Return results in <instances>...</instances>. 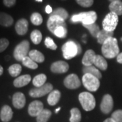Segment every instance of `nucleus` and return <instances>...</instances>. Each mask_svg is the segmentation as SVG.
<instances>
[{
  "label": "nucleus",
  "mask_w": 122,
  "mask_h": 122,
  "mask_svg": "<svg viewBox=\"0 0 122 122\" xmlns=\"http://www.w3.org/2000/svg\"><path fill=\"white\" fill-rule=\"evenodd\" d=\"M102 53L107 58H113L117 56L119 54V48L117 39L111 37L107 39L102 46Z\"/></svg>",
  "instance_id": "nucleus-1"
},
{
  "label": "nucleus",
  "mask_w": 122,
  "mask_h": 122,
  "mask_svg": "<svg viewBox=\"0 0 122 122\" xmlns=\"http://www.w3.org/2000/svg\"><path fill=\"white\" fill-rule=\"evenodd\" d=\"M63 57L69 60L81 52V48L78 43H76L73 41H68L62 47Z\"/></svg>",
  "instance_id": "nucleus-2"
},
{
  "label": "nucleus",
  "mask_w": 122,
  "mask_h": 122,
  "mask_svg": "<svg viewBox=\"0 0 122 122\" xmlns=\"http://www.w3.org/2000/svg\"><path fill=\"white\" fill-rule=\"evenodd\" d=\"M97 19V14L94 11H90L87 12H82L78 14H75L71 18V21L73 23L82 22L83 25H91L95 23Z\"/></svg>",
  "instance_id": "nucleus-3"
},
{
  "label": "nucleus",
  "mask_w": 122,
  "mask_h": 122,
  "mask_svg": "<svg viewBox=\"0 0 122 122\" xmlns=\"http://www.w3.org/2000/svg\"><path fill=\"white\" fill-rule=\"evenodd\" d=\"M79 100L83 109L86 111H90L95 108L96 100L94 96L87 92H83L79 95Z\"/></svg>",
  "instance_id": "nucleus-4"
},
{
  "label": "nucleus",
  "mask_w": 122,
  "mask_h": 122,
  "mask_svg": "<svg viewBox=\"0 0 122 122\" xmlns=\"http://www.w3.org/2000/svg\"><path fill=\"white\" fill-rule=\"evenodd\" d=\"M30 44L27 40H24L18 44L14 48L13 55L17 61H22L29 53Z\"/></svg>",
  "instance_id": "nucleus-5"
},
{
  "label": "nucleus",
  "mask_w": 122,
  "mask_h": 122,
  "mask_svg": "<svg viewBox=\"0 0 122 122\" xmlns=\"http://www.w3.org/2000/svg\"><path fill=\"white\" fill-rule=\"evenodd\" d=\"M82 83L84 87L90 92H96L100 87V81L94 75L84 74L82 77Z\"/></svg>",
  "instance_id": "nucleus-6"
},
{
  "label": "nucleus",
  "mask_w": 122,
  "mask_h": 122,
  "mask_svg": "<svg viewBox=\"0 0 122 122\" xmlns=\"http://www.w3.org/2000/svg\"><path fill=\"white\" fill-rule=\"evenodd\" d=\"M118 24V16L113 12L109 13L102 21L103 29L107 31H114Z\"/></svg>",
  "instance_id": "nucleus-7"
},
{
  "label": "nucleus",
  "mask_w": 122,
  "mask_h": 122,
  "mask_svg": "<svg viewBox=\"0 0 122 122\" xmlns=\"http://www.w3.org/2000/svg\"><path fill=\"white\" fill-rule=\"evenodd\" d=\"M53 86L51 83H45L43 86L39 87H35L31 89L29 94L33 98H39L44 96L48 94H50L52 91Z\"/></svg>",
  "instance_id": "nucleus-8"
},
{
  "label": "nucleus",
  "mask_w": 122,
  "mask_h": 122,
  "mask_svg": "<svg viewBox=\"0 0 122 122\" xmlns=\"http://www.w3.org/2000/svg\"><path fill=\"white\" fill-rule=\"evenodd\" d=\"M47 26L49 30H50L52 33H54V30L60 26L66 27V25L65 22V20L61 18V17L57 16H50L47 22Z\"/></svg>",
  "instance_id": "nucleus-9"
},
{
  "label": "nucleus",
  "mask_w": 122,
  "mask_h": 122,
  "mask_svg": "<svg viewBox=\"0 0 122 122\" xmlns=\"http://www.w3.org/2000/svg\"><path fill=\"white\" fill-rule=\"evenodd\" d=\"M64 85L66 87L74 90L80 87L81 81L78 76L75 74H70L66 77L64 80Z\"/></svg>",
  "instance_id": "nucleus-10"
},
{
  "label": "nucleus",
  "mask_w": 122,
  "mask_h": 122,
  "mask_svg": "<svg viewBox=\"0 0 122 122\" xmlns=\"http://www.w3.org/2000/svg\"><path fill=\"white\" fill-rule=\"evenodd\" d=\"M113 107V100L112 96L109 94H106L103 96L100 103L101 111L105 114L109 113Z\"/></svg>",
  "instance_id": "nucleus-11"
},
{
  "label": "nucleus",
  "mask_w": 122,
  "mask_h": 122,
  "mask_svg": "<svg viewBox=\"0 0 122 122\" xmlns=\"http://www.w3.org/2000/svg\"><path fill=\"white\" fill-rule=\"evenodd\" d=\"M44 105L39 100H34L30 102L28 108V112L31 117H37L43 110H44Z\"/></svg>",
  "instance_id": "nucleus-12"
},
{
  "label": "nucleus",
  "mask_w": 122,
  "mask_h": 122,
  "mask_svg": "<svg viewBox=\"0 0 122 122\" xmlns=\"http://www.w3.org/2000/svg\"><path fill=\"white\" fill-rule=\"evenodd\" d=\"M69 66L67 62L65 61H56L52 64L50 69L52 73H65L68 71Z\"/></svg>",
  "instance_id": "nucleus-13"
},
{
  "label": "nucleus",
  "mask_w": 122,
  "mask_h": 122,
  "mask_svg": "<svg viewBox=\"0 0 122 122\" xmlns=\"http://www.w3.org/2000/svg\"><path fill=\"white\" fill-rule=\"evenodd\" d=\"M12 104L16 109H22L26 104L25 94L22 92H16L12 96Z\"/></svg>",
  "instance_id": "nucleus-14"
},
{
  "label": "nucleus",
  "mask_w": 122,
  "mask_h": 122,
  "mask_svg": "<svg viewBox=\"0 0 122 122\" xmlns=\"http://www.w3.org/2000/svg\"><path fill=\"white\" fill-rule=\"evenodd\" d=\"M29 22L25 18H20L15 25V30L18 35H24L28 31Z\"/></svg>",
  "instance_id": "nucleus-15"
},
{
  "label": "nucleus",
  "mask_w": 122,
  "mask_h": 122,
  "mask_svg": "<svg viewBox=\"0 0 122 122\" xmlns=\"http://www.w3.org/2000/svg\"><path fill=\"white\" fill-rule=\"evenodd\" d=\"M13 117V111L8 105H4L0 112V119L3 122H10Z\"/></svg>",
  "instance_id": "nucleus-16"
},
{
  "label": "nucleus",
  "mask_w": 122,
  "mask_h": 122,
  "mask_svg": "<svg viewBox=\"0 0 122 122\" xmlns=\"http://www.w3.org/2000/svg\"><path fill=\"white\" fill-rule=\"evenodd\" d=\"M31 81V77L30 75H23L18 76L14 79L13 84L16 87H22L28 85Z\"/></svg>",
  "instance_id": "nucleus-17"
},
{
  "label": "nucleus",
  "mask_w": 122,
  "mask_h": 122,
  "mask_svg": "<svg viewBox=\"0 0 122 122\" xmlns=\"http://www.w3.org/2000/svg\"><path fill=\"white\" fill-rule=\"evenodd\" d=\"M96 54L92 50H88L86 52L82 59V64L84 66H91L94 65Z\"/></svg>",
  "instance_id": "nucleus-18"
},
{
  "label": "nucleus",
  "mask_w": 122,
  "mask_h": 122,
  "mask_svg": "<svg viewBox=\"0 0 122 122\" xmlns=\"http://www.w3.org/2000/svg\"><path fill=\"white\" fill-rule=\"evenodd\" d=\"M13 22V18L10 15L5 12H0V25L5 27H9L12 25Z\"/></svg>",
  "instance_id": "nucleus-19"
},
{
  "label": "nucleus",
  "mask_w": 122,
  "mask_h": 122,
  "mask_svg": "<svg viewBox=\"0 0 122 122\" xmlns=\"http://www.w3.org/2000/svg\"><path fill=\"white\" fill-rule=\"evenodd\" d=\"M61 96V92L59 91V90H52L48 95V104L50 105H51V106H54V105H56L57 103L58 102V101L60 100Z\"/></svg>",
  "instance_id": "nucleus-20"
},
{
  "label": "nucleus",
  "mask_w": 122,
  "mask_h": 122,
  "mask_svg": "<svg viewBox=\"0 0 122 122\" xmlns=\"http://www.w3.org/2000/svg\"><path fill=\"white\" fill-rule=\"evenodd\" d=\"M113 36V31H107V30L102 29L100 31L98 35L97 36V41L100 44H103L105 41L111 37Z\"/></svg>",
  "instance_id": "nucleus-21"
},
{
  "label": "nucleus",
  "mask_w": 122,
  "mask_h": 122,
  "mask_svg": "<svg viewBox=\"0 0 122 122\" xmlns=\"http://www.w3.org/2000/svg\"><path fill=\"white\" fill-rule=\"evenodd\" d=\"M29 56L36 63H41L45 60L44 55L37 50H32L29 53Z\"/></svg>",
  "instance_id": "nucleus-22"
},
{
  "label": "nucleus",
  "mask_w": 122,
  "mask_h": 122,
  "mask_svg": "<svg viewBox=\"0 0 122 122\" xmlns=\"http://www.w3.org/2000/svg\"><path fill=\"white\" fill-rule=\"evenodd\" d=\"M83 73L84 74H90L92 75H94L98 79H100L102 77V74L98 71V69H96V66H84L83 68Z\"/></svg>",
  "instance_id": "nucleus-23"
},
{
  "label": "nucleus",
  "mask_w": 122,
  "mask_h": 122,
  "mask_svg": "<svg viewBox=\"0 0 122 122\" xmlns=\"http://www.w3.org/2000/svg\"><path fill=\"white\" fill-rule=\"evenodd\" d=\"M94 65L96 66L97 68L100 69V70L105 71L107 69V62L104 58V57H102L100 55H96L95 60L94 62Z\"/></svg>",
  "instance_id": "nucleus-24"
},
{
  "label": "nucleus",
  "mask_w": 122,
  "mask_h": 122,
  "mask_svg": "<svg viewBox=\"0 0 122 122\" xmlns=\"http://www.w3.org/2000/svg\"><path fill=\"white\" fill-rule=\"evenodd\" d=\"M109 9L111 12L116 14L117 16L122 15V1H117L111 2L109 5Z\"/></svg>",
  "instance_id": "nucleus-25"
},
{
  "label": "nucleus",
  "mask_w": 122,
  "mask_h": 122,
  "mask_svg": "<svg viewBox=\"0 0 122 122\" xmlns=\"http://www.w3.org/2000/svg\"><path fill=\"white\" fill-rule=\"evenodd\" d=\"M47 77L45 74H39L36 75L33 79V84L36 87L43 86L46 83Z\"/></svg>",
  "instance_id": "nucleus-26"
},
{
  "label": "nucleus",
  "mask_w": 122,
  "mask_h": 122,
  "mask_svg": "<svg viewBox=\"0 0 122 122\" xmlns=\"http://www.w3.org/2000/svg\"><path fill=\"white\" fill-rule=\"evenodd\" d=\"M52 115V112L49 109H44L37 115V122H47Z\"/></svg>",
  "instance_id": "nucleus-27"
},
{
  "label": "nucleus",
  "mask_w": 122,
  "mask_h": 122,
  "mask_svg": "<svg viewBox=\"0 0 122 122\" xmlns=\"http://www.w3.org/2000/svg\"><path fill=\"white\" fill-rule=\"evenodd\" d=\"M22 71V66L19 64H14L8 68L9 74L12 77H18Z\"/></svg>",
  "instance_id": "nucleus-28"
},
{
  "label": "nucleus",
  "mask_w": 122,
  "mask_h": 122,
  "mask_svg": "<svg viewBox=\"0 0 122 122\" xmlns=\"http://www.w3.org/2000/svg\"><path fill=\"white\" fill-rule=\"evenodd\" d=\"M70 122H80L81 119V112L77 108H73L71 110Z\"/></svg>",
  "instance_id": "nucleus-29"
},
{
  "label": "nucleus",
  "mask_w": 122,
  "mask_h": 122,
  "mask_svg": "<svg viewBox=\"0 0 122 122\" xmlns=\"http://www.w3.org/2000/svg\"><path fill=\"white\" fill-rule=\"evenodd\" d=\"M22 63L25 66L30 69H36L38 67L37 63L33 61L29 56H26L22 59Z\"/></svg>",
  "instance_id": "nucleus-30"
},
{
  "label": "nucleus",
  "mask_w": 122,
  "mask_h": 122,
  "mask_svg": "<svg viewBox=\"0 0 122 122\" xmlns=\"http://www.w3.org/2000/svg\"><path fill=\"white\" fill-rule=\"evenodd\" d=\"M83 26L89 30V31L91 33V35L94 37L97 38V36L98 35V33H100V30L99 26H98L96 23H93V24H91V25H83Z\"/></svg>",
  "instance_id": "nucleus-31"
},
{
  "label": "nucleus",
  "mask_w": 122,
  "mask_h": 122,
  "mask_svg": "<svg viewBox=\"0 0 122 122\" xmlns=\"http://www.w3.org/2000/svg\"><path fill=\"white\" fill-rule=\"evenodd\" d=\"M30 39L35 45L40 44L42 39V34L39 30H33L30 33Z\"/></svg>",
  "instance_id": "nucleus-32"
},
{
  "label": "nucleus",
  "mask_w": 122,
  "mask_h": 122,
  "mask_svg": "<svg viewBox=\"0 0 122 122\" xmlns=\"http://www.w3.org/2000/svg\"><path fill=\"white\" fill-rule=\"evenodd\" d=\"M50 16H57L65 20L69 16V14L65 9L62 8H58L56 9L54 11H53Z\"/></svg>",
  "instance_id": "nucleus-33"
},
{
  "label": "nucleus",
  "mask_w": 122,
  "mask_h": 122,
  "mask_svg": "<svg viewBox=\"0 0 122 122\" xmlns=\"http://www.w3.org/2000/svg\"><path fill=\"white\" fill-rule=\"evenodd\" d=\"M30 21L34 25L39 26L43 22V18L40 14L37 13V12H34L30 16Z\"/></svg>",
  "instance_id": "nucleus-34"
},
{
  "label": "nucleus",
  "mask_w": 122,
  "mask_h": 122,
  "mask_svg": "<svg viewBox=\"0 0 122 122\" xmlns=\"http://www.w3.org/2000/svg\"><path fill=\"white\" fill-rule=\"evenodd\" d=\"M54 34L59 38H65L66 37L67 30L66 26H60L54 30Z\"/></svg>",
  "instance_id": "nucleus-35"
},
{
  "label": "nucleus",
  "mask_w": 122,
  "mask_h": 122,
  "mask_svg": "<svg viewBox=\"0 0 122 122\" xmlns=\"http://www.w3.org/2000/svg\"><path fill=\"white\" fill-rule=\"evenodd\" d=\"M45 45L49 49H51L52 50H56V44L54 43L53 39L52 38H50V37H46V39H45Z\"/></svg>",
  "instance_id": "nucleus-36"
},
{
  "label": "nucleus",
  "mask_w": 122,
  "mask_h": 122,
  "mask_svg": "<svg viewBox=\"0 0 122 122\" xmlns=\"http://www.w3.org/2000/svg\"><path fill=\"white\" fill-rule=\"evenodd\" d=\"M111 118H113L116 122H122V110H117L113 112Z\"/></svg>",
  "instance_id": "nucleus-37"
},
{
  "label": "nucleus",
  "mask_w": 122,
  "mask_h": 122,
  "mask_svg": "<svg viewBox=\"0 0 122 122\" xmlns=\"http://www.w3.org/2000/svg\"><path fill=\"white\" fill-rule=\"evenodd\" d=\"M10 42L8 39L6 38H1L0 39V53L3 52L8 47Z\"/></svg>",
  "instance_id": "nucleus-38"
},
{
  "label": "nucleus",
  "mask_w": 122,
  "mask_h": 122,
  "mask_svg": "<svg viewBox=\"0 0 122 122\" xmlns=\"http://www.w3.org/2000/svg\"><path fill=\"white\" fill-rule=\"evenodd\" d=\"M75 1L79 5L85 8L90 7L94 4V0H75Z\"/></svg>",
  "instance_id": "nucleus-39"
},
{
  "label": "nucleus",
  "mask_w": 122,
  "mask_h": 122,
  "mask_svg": "<svg viewBox=\"0 0 122 122\" xmlns=\"http://www.w3.org/2000/svg\"><path fill=\"white\" fill-rule=\"evenodd\" d=\"M3 2H4V5H5L6 7L10 8L15 5L16 0H3Z\"/></svg>",
  "instance_id": "nucleus-40"
},
{
  "label": "nucleus",
  "mask_w": 122,
  "mask_h": 122,
  "mask_svg": "<svg viewBox=\"0 0 122 122\" xmlns=\"http://www.w3.org/2000/svg\"><path fill=\"white\" fill-rule=\"evenodd\" d=\"M53 10L52 8V7L50 6V5H48L46 7V12L47 14H51L52 13Z\"/></svg>",
  "instance_id": "nucleus-41"
},
{
  "label": "nucleus",
  "mask_w": 122,
  "mask_h": 122,
  "mask_svg": "<svg viewBox=\"0 0 122 122\" xmlns=\"http://www.w3.org/2000/svg\"><path fill=\"white\" fill-rule=\"evenodd\" d=\"M117 61L119 63L122 64V52L119 54V55L117 56Z\"/></svg>",
  "instance_id": "nucleus-42"
},
{
  "label": "nucleus",
  "mask_w": 122,
  "mask_h": 122,
  "mask_svg": "<svg viewBox=\"0 0 122 122\" xmlns=\"http://www.w3.org/2000/svg\"><path fill=\"white\" fill-rule=\"evenodd\" d=\"M104 122H116L115 120H114L113 118H108V119H107L106 120L104 121Z\"/></svg>",
  "instance_id": "nucleus-43"
},
{
  "label": "nucleus",
  "mask_w": 122,
  "mask_h": 122,
  "mask_svg": "<svg viewBox=\"0 0 122 122\" xmlns=\"http://www.w3.org/2000/svg\"><path fill=\"white\" fill-rule=\"evenodd\" d=\"M3 73H4V69H3L2 66L0 65V76H1V75H2Z\"/></svg>",
  "instance_id": "nucleus-44"
},
{
  "label": "nucleus",
  "mask_w": 122,
  "mask_h": 122,
  "mask_svg": "<svg viewBox=\"0 0 122 122\" xmlns=\"http://www.w3.org/2000/svg\"><path fill=\"white\" fill-rule=\"evenodd\" d=\"M5 59L7 61H8L10 59V56H6L5 57Z\"/></svg>",
  "instance_id": "nucleus-45"
},
{
  "label": "nucleus",
  "mask_w": 122,
  "mask_h": 122,
  "mask_svg": "<svg viewBox=\"0 0 122 122\" xmlns=\"http://www.w3.org/2000/svg\"><path fill=\"white\" fill-rule=\"evenodd\" d=\"M60 110H61V107H58V108H57V109L55 110V113H58V112Z\"/></svg>",
  "instance_id": "nucleus-46"
},
{
  "label": "nucleus",
  "mask_w": 122,
  "mask_h": 122,
  "mask_svg": "<svg viewBox=\"0 0 122 122\" xmlns=\"http://www.w3.org/2000/svg\"><path fill=\"white\" fill-rule=\"evenodd\" d=\"M109 1L111 2H113V1H120V0H109Z\"/></svg>",
  "instance_id": "nucleus-47"
},
{
  "label": "nucleus",
  "mask_w": 122,
  "mask_h": 122,
  "mask_svg": "<svg viewBox=\"0 0 122 122\" xmlns=\"http://www.w3.org/2000/svg\"><path fill=\"white\" fill-rule=\"evenodd\" d=\"M37 1H39V2H41L42 1V0H36Z\"/></svg>",
  "instance_id": "nucleus-48"
},
{
  "label": "nucleus",
  "mask_w": 122,
  "mask_h": 122,
  "mask_svg": "<svg viewBox=\"0 0 122 122\" xmlns=\"http://www.w3.org/2000/svg\"><path fill=\"white\" fill-rule=\"evenodd\" d=\"M121 40H122V39H121Z\"/></svg>",
  "instance_id": "nucleus-49"
}]
</instances>
